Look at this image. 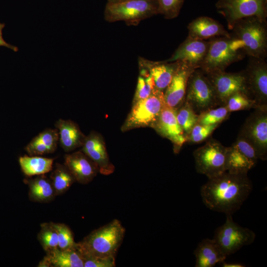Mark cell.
Masks as SVG:
<instances>
[{
  "instance_id": "6da1fadb",
  "label": "cell",
  "mask_w": 267,
  "mask_h": 267,
  "mask_svg": "<svg viewBox=\"0 0 267 267\" xmlns=\"http://www.w3.org/2000/svg\"><path fill=\"white\" fill-rule=\"evenodd\" d=\"M247 174L225 172L208 179L201 188L205 205L211 210L232 215L241 207L252 190Z\"/></svg>"
},
{
  "instance_id": "7a4b0ae2",
  "label": "cell",
  "mask_w": 267,
  "mask_h": 267,
  "mask_svg": "<svg viewBox=\"0 0 267 267\" xmlns=\"http://www.w3.org/2000/svg\"><path fill=\"white\" fill-rule=\"evenodd\" d=\"M125 233L121 222L115 219L92 231L82 241L76 243V247L81 254L115 258Z\"/></svg>"
},
{
  "instance_id": "3957f363",
  "label": "cell",
  "mask_w": 267,
  "mask_h": 267,
  "mask_svg": "<svg viewBox=\"0 0 267 267\" xmlns=\"http://www.w3.org/2000/svg\"><path fill=\"white\" fill-rule=\"evenodd\" d=\"M209 42L207 55L199 67L205 74L225 71L246 55L243 43L231 35L229 37L213 38Z\"/></svg>"
},
{
  "instance_id": "277c9868",
  "label": "cell",
  "mask_w": 267,
  "mask_h": 267,
  "mask_svg": "<svg viewBox=\"0 0 267 267\" xmlns=\"http://www.w3.org/2000/svg\"><path fill=\"white\" fill-rule=\"evenodd\" d=\"M231 35L244 44L246 55L266 59L267 56V19L256 16L242 18L234 25Z\"/></svg>"
},
{
  "instance_id": "5b68a950",
  "label": "cell",
  "mask_w": 267,
  "mask_h": 267,
  "mask_svg": "<svg viewBox=\"0 0 267 267\" xmlns=\"http://www.w3.org/2000/svg\"><path fill=\"white\" fill-rule=\"evenodd\" d=\"M158 14L157 0H128L105 6L104 16L109 22L124 21L137 25L140 21Z\"/></svg>"
},
{
  "instance_id": "8992f818",
  "label": "cell",
  "mask_w": 267,
  "mask_h": 267,
  "mask_svg": "<svg viewBox=\"0 0 267 267\" xmlns=\"http://www.w3.org/2000/svg\"><path fill=\"white\" fill-rule=\"evenodd\" d=\"M165 104L164 92L155 89L148 97L133 103L121 131L125 132L136 128H152Z\"/></svg>"
},
{
  "instance_id": "52a82bcc",
  "label": "cell",
  "mask_w": 267,
  "mask_h": 267,
  "mask_svg": "<svg viewBox=\"0 0 267 267\" xmlns=\"http://www.w3.org/2000/svg\"><path fill=\"white\" fill-rule=\"evenodd\" d=\"M184 101L198 114L219 106L211 82L199 68L196 69L189 78Z\"/></svg>"
},
{
  "instance_id": "ba28073f",
  "label": "cell",
  "mask_w": 267,
  "mask_h": 267,
  "mask_svg": "<svg viewBox=\"0 0 267 267\" xmlns=\"http://www.w3.org/2000/svg\"><path fill=\"white\" fill-rule=\"evenodd\" d=\"M227 147L211 138L193 152L197 172L208 179L217 177L226 171Z\"/></svg>"
},
{
  "instance_id": "9c48e42d",
  "label": "cell",
  "mask_w": 267,
  "mask_h": 267,
  "mask_svg": "<svg viewBox=\"0 0 267 267\" xmlns=\"http://www.w3.org/2000/svg\"><path fill=\"white\" fill-rule=\"evenodd\" d=\"M225 222L216 229L213 239L227 257L244 246L252 244L256 234L252 230L236 223L232 215H226Z\"/></svg>"
},
{
  "instance_id": "30bf717a",
  "label": "cell",
  "mask_w": 267,
  "mask_h": 267,
  "mask_svg": "<svg viewBox=\"0 0 267 267\" xmlns=\"http://www.w3.org/2000/svg\"><path fill=\"white\" fill-rule=\"evenodd\" d=\"M216 7L232 30L239 20L250 16L267 18V0H218Z\"/></svg>"
},
{
  "instance_id": "8fae6325",
  "label": "cell",
  "mask_w": 267,
  "mask_h": 267,
  "mask_svg": "<svg viewBox=\"0 0 267 267\" xmlns=\"http://www.w3.org/2000/svg\"><path fill=\"white\" fill-rule=\"evenodd\" d=\"M246 119L238 136L250 142L260 159L267 157V108H257Z\"/></svg>"
},
{
  "instance_id": "7c38bea8",
  "label": "cell",
  "mask_w": 267,
  "mask_h": 267,
  "mask_svg": "<svg viewBox=\"0 0 267 267\" xmlns=\"http://www.w3.org/2000/svg\"><path fill=\"white\" fill-rule=\"evenodd\" d=\"M248 93L258 108H267V63L265 59L249 57L244 70Z\"/></svg>"
},
{
  "instance_id": "4fadbf2b",
  "label": "cell",
  "mask_w": 267,
  "mask_h": 267,
  "mask_svg": "<svg viewBox=\"0 0 267 267\" xmlns=\"http://www.w3.org/2000/svg\"><path fill=\"white\" fill-rule=\"evenodd\" d=\"M205 74L215 89L219 106L224 105L227 99L237 92H244L250 96L244 70L235 73L217 71Z\"/></svg>"
},
{
  "instance_id": "5bb4252c",
  "label": "cell",
  "mask_w": 267,
  "mask_h": 267,
  "mask_svg": "<svg viewBox=\"0 0 267 267\" xmlns=\"http://www.w3.org/2000/svg\"><path fill=\"white\" fill-rule=\"evenodd\" d=\"M177 110L165 104L152 128L161 136L170 140L174 145V152L178 153L186 142V137L178 122Z\"/></svg>"
},
{
  "instance_id": "9a60e30c",
  "label": "cell",
  "mask_w": 267,
  "mask_h": 267,
  "mask_svg": "<svg viewBox=\"0 0 267 267\" xmlns=\"http://www.w3.org/2000/svg\"><path fill=\"white\" fill-rule=\"evenodd\" d=\"M81 151L96 164L101 174L109 175L114 172L115 167L109 159L105 141L99 133L91 131L86 136Z\"/></svg>"
},
{
  "instance_id": "2e32d148",
  "label": "cell",
  "mask_w": 267,
  "mask_h": 267,
  "mask_svg": "<svg viewBox=\"0 0 267 267\" xmlns=\"http://www.w3.org/2000/svg\"><path fill=\"white\" fill-rule=\"evenodd\" d=\"M197 68L189 63L181 61L173 79L164 91L165 104L178 109L184 102L189 78Z\"/></svg>"
},
{
  "instance_id": "e0dca14e",
  "label": "cell",
  "mask_w": 267,
  "mask_h": 267,
  "mask_svg": "<svg viewBox=\"0 0 267 267\" xmlns=\"http://www.w3.org/2000/svg\"><path fill=\"white\" fill-rule=\"evenodd\" d=\"M209 44V41L187 37L171 56L164 61H180L187 62L196 68H199L207 55Z\"/></svg>"
},
{
  "instance_id": "ac0fdd59",
  "label": "cell",
  "mask_w": 267,
  "mask_h": 267,
  "mask_svg": "<svg viewBox=\"0 0 267 267\" xmlns=\"http://www.w3.org/2000/svg\"><path fill=\"white\" fill-rule=\"evenodd\" d=\"M64 165L82 184L90 182L99 173L96 164L81 150L66 155Z\"/></svg>"
},
{
  "instance_id": "d6986e66",
  "label": "cell",
  "mask_w": 267,
  "mask_h": 267,
  "mask_svg": "<svg viewBox=\"0 0 267 267\" xmlns=\"http://www.w3.org/2000/svg\"><path fill=\"white\" fill-rule=\"evenodd\" d=\"M180 62L153 61L142 57L138 58L139 67L144 68L149 71L153 78L155 89L164 92L170 84Z\"/></svg>"
},
{
  "instance_id": "ffe728a7",
  "label": "cell",
  "mask_w": 267,
  "mask_h": 267,
  "mask_svg": "<svg viewBox=\"0 0 267 267\" xmlns=\"http://www.w3.org/2000/svg\"><path fill=\"white\" fill-rule=\"evenodd\" d=\"M187 29V37L196 40H205L215 37L231 36L219 21L208 16L195 18L188 24Z\"/></svg>"
},
{
  "instance_id": "44dd1931",
  "label": "cell",
  "mask_w": 267,
  "mask_h": 267,
  "mask_svg": "<svg viewBox=\"0 0 267 267\" xmlns=\"http://www.w3.org/2000/svg\"><path fill=\"white\" fill-rule=\"evenodd\" d=\"M39 267H84L82 256L76 248L62 250L58 248L46 252Z\"/></svg>"
},
{
  "instance_id": "7402d4cb",
  "label": "cell",
  "mask_w": 267,
  "mask_h": 267,
  "mask_svg": "<svg viewBox=\"0 0 267 267\" xmlns=\"http://www.w3.org/2000/svg\"><path fill=\"white\" fill-rule=\"evenodd\" d=\"M55 126L58 129L60 145L65 151L70 152L83 146L86 136L76 123L59 119Z\"/></svg>"
},
{
  "instance_id": "603a6c76",
  "label": "cell",
  "mask_w": 267,
  "mask_h": 267,
  "mask_svg": "<svg viewBox=\"0 0 267 267\" xmlns=\"http://www.w3.org/2000/svg\"><path fill=\"white\" fill-rule=\"evenodd\" d=\"M195 267H213L225 261L226 256L213 239H204L194 251Z\"/></svg>"
},
{
  "instance_id": "cb8c5ba5",
  "label": "cell",
  "mask_w": 267,
  "mask_h": 267,
  "mask_svg": "<svg viewBox=\"0 0 267 267\" xmlns=\"http://www.w3.org/2000/svg\"><path fill=\"white\" fill-rule=\"evenodd\" d=\"M59 141L56 129L44 130L35 137L26 146L25 150L30 156H38L55 151Z\"/></svg>"
},
{
  "instance_id": "d4e9b609",
  "label": "cell",
  "mask_w": 267,
  "mask_h": 267,
  "mask_svg": "<svg viewBox=\"0 0 267 267\" xmlns=\"http://www.w3.org/2000/svg\"><path fill=\"white\" fill-rule=\"evenodd\" d=\"M29 188V196L31 200L37 202H49L56 195L50 179L44 175L26 180Z\"/></svg>"
},
{
  "instance_id": "484cf974",
  "label": "cell",
  "mask_w": 267,
  "mask_h": 267,
  "mask_svg": "<svg viewBox=\"0 0 267 267\" xmlns=\"http://www.w3.org/2000/svg\"><path fill=\"white\" fill-rule=\"evenodd\" d=\"M256 162L247 157L233 144L227 147L226 171L233 174H247Z\"/></svg>"
},
{
  "instance_id": "4316f807",
  "label": "cell",
  "mask_w": 267,
  "mask_h": 267,
  "mask_svg": "<svg viewBox=\"0 0 267 267\" xmlns=\"http://www.w3.org/2000/svg\"><path fill=\"white\" fill-rule=\"evenodd\" d=\"M53 159L38 156H21L19 163L24 174L29 177L44 175L52 169Z\"/></svg>"
},
{
  "instance_id": "83f0119b",
  "label": "cell",
  "mask_w": 267,
  "mask_h": 267,
  "mask_svg": "<svg viewBox=\"0 0 267 267\" xmlns=\"http://www.w3.org/2000/svg\"><path fill=\"white\" fill-rule=\"evenodd\" d=\"M50 180L55 195L65 192L76 181L75 178L64 165L56 163L50 175Z\"/></svg>"
},
{
  "instance_id": "f1b7e54d",
  "label": "cell",
  "mask_w": 267,
  "mask_h": 267,
  "mask_svg": "<svg viewBox=\"0 0 267 267\" xmlns=\"http://www.w3.org/2000/svg\"><path fill=\"white\" fill-rule=\"evenodd\" d=\"M178 122L187 138L194 126L197 123L198 114L186 102L177 109L176 114Z\"/></svg>"
},
{
  "instance_id": "f546056e",
  "label": "cell",
  "mask_w": 267,
  "mask_h": 267,
  "mask_svg": "<svg viewBox=\"0 0 267 267\" xmlns=\"http://www.w3.org/2000/svg\"><path fill=\"white\" fill-rule=\"evenodd\" d=\"M139 75L134 96L133 103L148 97L155 89L153 79L149 71L139 67Z\"/></svg>"
},
{
  "instance_id": "4dcf8cb0",
  "label": "cell",
  "mask_w": 267,
  "mask_h": 267,
  "mask_svg": "<svg viewBox=\"0 0 267 267\" xmlns=\"http://www.w3.org/2000/svg\"><path fill=\"white\" fill-rule=\"evenodd\" d=\"M224 106L230 113L258 108L254 99L250 97L247 94L241 91L237 92L231 95L227 99Z\"/></svg>"
},
{
  "instance_id": "1f68e13d",
  "label": "cell",
  "mask_w": 267,
  "mask_h": 267,
  "mask_svg": "<svg viewBox=\"0 0 267 267\" xmlns=\"http://www.w3.org/2000/svg\"><path fill=\"white\" fill-rule=\"evenodd\" d=\"M230 113L224 105L212 108L198 114L197 123L207 125L221 124L228 118Z\"/></svg>"
},
{
  "instance_id": "d6a6232c",
  "label": "cell",
  "mask_w": 267,
  "mask_h": 267,
  "mask_svg": "<svg viewBox=\"0 0 267 267\" xmlns=\"http://www.w3.org/2000/svg\"><path fill=\"white\" fill-rule=\"evenodd\" d=\"M41 227L38 239L45 251L58 248L57 234L50 223H44Z\"/></svg>"
},
{
  "instance_id": "836d02e7",
  "label": "cell",
  "mask_w": 267,
  "mask_h": 267,
  "mask_svg": "<svg viewBox=\"0 0 267 267\" xmlns=\"http://www.w3.org/2000/svg\"><path fill=\"white\" fill-rule=\"evenodd\" d=\"M50 224L57 234L58 248L64 250L76 246L73 233L67 225L60 223L50 222Z\"/></svg>"
},
{
  "instance_id": "e575fe53",
  "label": "cell",
  "mask_w": 267,
  "mask_h": 267,
  "mask_svg": "<svg viewBox=\"0 0 267 267\" xmlns=\"http://www.w3.org/2000/svg\"><path fill=\"white\" fill-rule=\"evenodd\" d=\"M220 124L203 125L197 123L187 137L186 141L199 143L207 139Z\"/></svg>"
},
{
  "instance_id": "d590c367",
  "label": "cell",
  "mask_w": 267,
  "mask_h": 267,
  "mask_svg": "<svg viewBox=\"0 0 267 267\" xmlns=\"http://www.w3.org/2000/svg\"><path fill=\"white\" fill-rule=\"evenodd\" d=\"M185 0H157L158 14L165 18L172 19L179 14Z\"/></svg>"
},
{
  "instance_id": "8d00e7d4",
  "label": "cell",
  "mask_w": 267,
  "mask_h": 267,
  "mask_svg": "<svg viewBox=\"0 0 267 267\" xmlns=\"http://www.w3.org/2000/svg\"><path fill=\"white\" fill-rule=\"evenodd\" d=\"M81 255L83 260L84 267H113L115 266V258H102L84 254H81Z\"/></svg>"
},
{
  "instance_id": "74e56055",
  "label": "cell",
  "mask_w": 267,
  "mask_h": 267,
  "mask_svg": "<svg viewBox=\"0 0 267 267\" xmlns=\"http://www.w3.org/2000/svg\"><path fill=\"white\" fill-rule=\"evenodd\" d=\"M233 144L241 152L255 162L257 163L258 160L260 159L257 151L250 142L244 138L238 136Z\"/></svg>"
},
{
  "instance_id": "f35d334b",
  "label": "cell",
  "mask_w": 267,
  "mask_h": 267,
  "mask_svg": "<svg viewBox=\"0 0 267 267\" xmlns=\"http://www.w3.org/2000/svg\"><path fill=\"white\" fill-rule=\"evenodd\" d=\"M4 27V24L0 23V46H3L7 47L13 50L14 51H17L18 50V48L14 45H11L7 43L3 39L2 36V30Z\"/></svg>"
},
{
  "instance_id": "ab89813d",
  "label": "cell",
  "mask_w": 267,
  "mask_h": 267,
  "mask_svg": "<svg viewBox=\"0 0 267 267\" xmlns=\"http://www.w3.org/2000/svg\"><path fill=\"white\" fill-rule=\"evenodd\" d=\"M222 267H244L245 266L242 264L236 263H226L224 261L222 262Z\"/></svg>"
},
{
  "instance_id": "60d3db41",
  "label": "cell",
  "mask_w": 267,
  "mask_h": 267,
  "mask_svg": "<svg viewBox=\"0 0 267 267\" xmlns=\"http://www.w3.org/2000/svg\"><path fill=\"white\" fill-rule=\"evenodd\" d=\"M128 0H107V3H114L125 1Z\"/></svg>"
}]
</instances>
